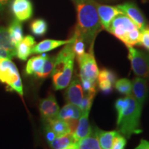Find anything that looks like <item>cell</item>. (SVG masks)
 <instances>
[{"label":"cell","instance_id":"cell-39","mask_svg":"<svg viewBox=\"0 0 149 149\" xmlns=\"http://www.w3.org/2000/svg\"><path fill=\"white\" fill-rule=\"evenodd\" d=\"M10 0H0V12L4 10L8 3H9Z\"/></svg>","mask_w":149,"mask_h":149},{"label":"cell","instance_id":"cell-30","mask_svg":"<svg viewBox=\"0 0 149 149\" xmlns=\"http://www.w3.org/2000/svg\"><path fill=\"white\" fill-rule=\"evenodd\" d=\"M95 96V93H86L85 95L83 96L82 100L79 107L81 112L86 111V110H91Z\"/></svg>","mask_w":149,"mask_h":149},{"label":"cell","instance_id":"cell-35","mask_svg":"<svg viewBox=\"0 0 149 149\" xmlns=\"http://www.w3.org/2000/svg\"><path fill=\"white\" fill-rule=\"evenodd\" d=\"M97 79L99 88H100V90L105 93H109L111 92V91L113 90V84L109 80L100 77H98Z\"/></svg>","mask_w":149,"mask_h":149},{"label":"cell","instance_id":"cell-24","mask_svg":"<svg viewBox=\"0 0 149 149\" xmlns=\"http://www.w3.org/2000/svg\"><path fill=\"white\" fill-rule=\"evenodd\" d=\"M75 142L72 133H69L66 135L56 137L49 144L53 149H64L71 146Z\"/></svg>","mask_w":149,"mask_h":149},{"label":"cell","instance_id":"cell-37","mask_svg":"<svg viewBox=\"0 0 149 149\" xmlns=\"http://www.w3.org/2000/svg\"><path fill=\"white\" fill-rule=\"evenodd\" d=\"M46 137L47 139L48 143H51L52 141L54 140V139L57 136L55 134V133L51 129V128L49 127L48 125L46 126Z\"/></svg>","mask_w":149,"mask_h":149},{"label":"cell","instance_id":"cell-9","mask_svg":"<svg viewBox=\"0 0 149 149\" xmlns=\"http://www.w3.org/2000/svg\"><path fill=\"white\" fill-rule=\"evenodd\" d=\"M59 106L53 95H49L47 97L41 100L40 111L43 120L46 121L57 117L59 111Z\"/></svg>","mask_w":149,"mask_h":149},{"label":"cell","instance_id":"cell-38","mask_svg":"<svg viewBox=\"0 0 149 149\" xmlns=\"http://www.w3.org/2000/svg\"><path fill=\"white\" fill-rule=\"evenodd\" d=\"M135 149H149V141L145 139H141L139 146Z\"/></svg>","mask_w":149,"mask_h":149},{"label":"cell","instance_id":"cell-13","mask_svg":"<svg viewBox=\"0 0 149 149\" xmlns=\"http://www.w3.org/2000/svg\"><path fill=\"white\" fill-rule=\"evenodd\" d=\"M12 11L16 19L24 22L29 19L33 15V5L30 0H13Z\"/></svg>","mask_w":149,"mask_h":149},{"label":"cell","instance_id":"cell-4","mask_svg":"<svg viewBox=\"0 0 149 149\" xmlns=\"http://www.w3.org/2000/svg\"><path fill=\"white\" fill-rule=\"evenodd\" d=\"M0 81L23 96V86L21 77L15 64L11 59L0 58Z\"/></svg>","mask_w":149,"mask_h":149},{"label":"cell","instance_id":"cell-22","mask_svg":"<svg viewBox=\"0 0 149 149\" xmlns=\"http://www.w3.org/2000/svg\"><path fill=\"white\" fill-rule=\"evenodd\" d=\"M78 149H102L99 143L95 128L85 138L77 141Z\"/></svg>","mask_w":149,"mask_h":149},{"label":"cell","instance_id":"cell-19","mask_svg":"<svg viewBox=\"0 0 149 149\" xmlns=\"http://www.w3.org/2000/svg\"><path fill=\"white\" fill-rule=\"evenodd\" d=\"M46 125L51 128V129L55 133L57 137L71 133V130L68 122L57 117L46 121Z\"/></svg>","mask_w":149,"mask_h":149},{"label":"cell","instance_id":"cell-1","mask_svg":"<svg viewBox=\"0 0 149 149\" xmlns=\"http://www.w3.org/2000/svg\"><path fill=\"white\" fill-rule=\"evenodd\" d=\"M97 3L93 0H75L77 23L74 33L81 37L89 48L93 47L97 35L103 29Z\"/></svg>","mask_w":149,"mask_h":149},{"label":"cell","instance_id":"cell-5","mask_svg":"<svg viewBox=\"0 0 149 149\" xmlns=\"http://www.w3.org/2000/svg\"><path fill=\"white\" fill-rule=\"evenodd\" d=\"M128 57L137 76L149 79V55L133 46H128Z\"/></svg>","mask_w":149,"mask_h":149},{"label":"cell","instance_id":"cell-29","mask_svg":"<svg viewBox=\"0 0 149 149\" xmlns=\"http://www.w3.org/2000/svg\"><path fill=\"white\" fill-rule=\"evenodd\" d=\"M141 31L137 29H135L131 31L126 36L125 40L123 42L126 46H133L135 45H139V38H140Z\"/></svg>","mask_w":149,"mask_h":149},{"label":"cell","instance_id":"cell-17","mask_svg":"<svg viewBox=\"0 0 149 149\" xmlns=\"http://www.w3.org/2000/svg\"><path fill=\"white\" fill-rule=\"evenodd\" d=\"M36 42L34 37L31 35L24 37L16 46V55L21 60H27L28 57L32 54V50Z\"/></svg>","mask_w":149,"mask_h":149},{"label":"cell","instance_id":"cell-16","mask_svg":"<svg viewBox=\"0 0 149 149\" xmlns=\"http://www.w3.org/2000/svg\"><path fill=\"white\" fill-rule=\"evenodd\" d=\"M74 40V37L67 40H45L35 44L32 50V54H42L52 50L64 46L67 44L72 42Z\"/></svg>","mask_w":149,"mask_h":149},{"label":"cell","instance_id":"cell-10","mask_svg":"<svg viewBox=\"0 0 149 149\" xmlns=\"http://www.w3.org/2000/svg\"><path fill=\"white\" fill-rule=\"evenodd\" d=\"M16 56V45L11 40L8 29L0 27V58L11 59Z\"/></svg>","mask_w":149,"mask_h":149},{"label":"cell","instance_id":"cell-3","mask_svg":"<svg viewBox=\"0 0 149 149\" xmlns=\"http://www.w3.org/2000/svg\"><path fill=\"white\" fill-rule=\"evenodd\" d=\"M128 96V107L120 117H117V126L118 132L125 138H129L133 134L141 133L140 118L142 107L137 103L133 95Z\"/></svg>","mask_w":149,"mask_h":149},{"label":"cell","instance_id":"cell-28","mask_svg":"<svg viewBox=\"0 0 149 149\" xmlns=\"http://www.w3.org/2000/svg\"><path fill=\"white\" fill-rule=\"evenodd\" d=\"M73 35L74 38L73 43H72V48H73L74 54H75V57L78 58L86 53V43L81 37L78 36L75 33H74Z\"/></svg>","mask_w":149,"mask_h":149},{"label":"cell","instance_id":"cell-21","mask_svg":"<svg viewBox=\"0 0 149 149\" xmlns=\"http://www.w3.org/2000/svg\"><path fill=\"white\" fill-rule=\"evenodd\" d=\"M95 130L99 143L102 149H111L113 139L115 135L118 133V131H116V130L104 131V130H100L99 128H95Z\"/></svg>","mask_w":149,"mask_h":149},{"label":"cell","instance_id":"cell-11","mask_svg":"<svg viewBox=\"0 0 149 149\" xmlns=\"http://www.w3.org/2000/svg\"><path fill=\"white\" fill-rule=\"evenodd\" d=\"M66 92L65 97L68 103L74 104L79 107L83 98V88L81 86V80L78 77H74L71 79L68 84Z\"/></svg>","mask_w":149,"mask_h":149},{"label":"cell","instance_id":"cell-36","mask_svg":"<svg viewBox=\"0 0 149 149\" xmlns=\"http://www.w3.org/2000/svg\"><path fill=\"white\" fill-rule=\"evenodd\" d=\"M98 77L100 78H104V79H107L109 80L113 84H115V81H117L116 79V74H115L113 71H111L109 70L104 69L99 72Z\"/></svg>","mask_w":149,"mask_h":149},{"label":"cell","instance_id":"cell-40","mask_svg":"<svg viewBox=\"0 0 149 149\" xmlns=\"http://www.w3.org/2000/svg\"><path fill=\"white\" fill-rule=\"evenodd\" d=\"M64 149H78L77 145V142H75V143H74V144L71 145V146L67 147V148H65Z\"/></svg>","mask_w":149,"mask_h":149},{"label":"cell","instance_id":"cell-15","mask_svg":"<svg viewBox=\"0 0 149 149\" xmlns=\"http://www.w3.org/2000/svg\"><path fill=\"white\" fill-rule=\"evenodd\" d=\"M90 111L91 110H86L82 112L81 116L78 120L77 127L73 133H72L73 138L76 142L86 137L92 132L88 123V115Z\"/></svg>","mask_w":149,"mask_h":149},{"label":"cell","instance_id":"cell-25","mask_svg":"<svg viewBox=\"0 0 149 149\" xmlns=\"http://www.w3.org/2000/svg\"><path fill=\"white\" fill-rule=\"evenodd\" d=\"M48 29L47 23L45 20L37 19L31 24V30L33 34L37 36H42L46 33Z\"/></svg>","mask_w":149,"mask_h":149},{"label":"cell","instance_id":"cell-33","mask_svg":"<svg viewBox=\"0 0 149 149\" xmlns=\"http://www.w3.org/2000/svg\"><path fill=\"white\" fill-rule=\"evenodd\" d=\"M126 144V139L124 136L119 133L115 135L113 139L111 149H124Z\"/></svg>","mask_w":149,"mask_h":149},{"label":"cell","instance_id":"cell-14","mask_svg":"<svg viewBox=\"0 0 149 149\" xmlns=\"http://www.w3.org/2000/svg\"><path fill=\"white\" fill-rule=\"evenodd\" d=\"M148 84L145 78L137 77L132 82V92L133 96L139 105L143 107L148 95Z\"/></svg>","mask_w":149,"mask_h":149},{"label":"cell","instance_id":"cell-7","mask_svg":"<svg viewBox=\"0 0 149 149\" xmlns=\"http://www.w3.org/2000/svg\"><path fill=\"white\" fill-rule=\"evenodd\" d=\"M137 28L130 18L125 14L122 13L117 15L112 21L108 31L124 42L128 33Z\"/></svg>","mask_w":149,"mask_h":149},{"label":"cell","instance_id":"cell-23","mask_svg":"<svg viewBox=\"0 0 149 149\" xmlns=\"http://www.w3.org/2000/svg\"><path fill=\"white\" fill-rule=\"evenodd\" d=\"M8 31L11 40L16 46L24 38L22 23L17 19H15L11 22L8 29Z\"/></svg>","mask_w":149,"mask_h":149},{"label":"cell","instance_id":"cell-2","mask_svg":"<svg viewBox=\"0 0 149 149\" xmlns=\"http://www.w3.org/2000/svg\"><path fill=\"white\" fill-rule=\"evenodd\" d=\"M73 41L66 44L55 57V62L51 74L53 86L56 90L66 88L72 79L75 57L72 48Z\"/></svg>","mask_w":149,"mask_h":149},{"label":"cell","instance_id":"cell-12","mask_svg":"<svg viewBox=\"0 0 149 149\" xmlns=\"http://www.w3.org/2000/svg\"><path fill=\"white\" fill-rule=\"evenodd\" d=\"M97 9L100 20L103 29L108 31L112 21L118 15L123 13L118 7L108 5H102L97 3Z\"/></svg>","mask_w":149,"mask_h":149},{"label":"cell","instance_id":"cell-20","mask_svg":"<svg viewBox=\"0 0 149 149\" xmlns=\"http://www.w3.org/2000/svg\"><path fill=\"white\" fill-rule=\"evenodd\" d=\"M48 55L42 53V55L35 56L28 61L26 66V73L27 74H36L40 71L44 66L46 59Z\"/></svg>","mask_w":149,"mask_h":149},{"label":"cell","instance_id":"cell-32","mask_svg":"<svg viewBox=\"0 0 149 149\" xmlns=\"http://www.w3.org/2000/svg\"><path fill=\"white\" fill-rule=\"evenodd\" d=\"M80 80L83 91H84L86 93H96V81H93L86 79H81Z\"/></svg>","mask_w":149,"mask_h":149},{"label":"cell","instance_id":"cell-26","mask_svg":"<svg viewBox=\"0 0 149 149\" xmlns=\"http://www.w3.org/2000/svg\"><path fill=\"white\" fill-rule=\"evenodd\" d=\"M55 57H56L48 56L47 59H46L45 62H44L42 68L35 76L39 78H42V79L48 77L49 74H51L52 71H53L54 64L55 62Z\"/></svg>","mask_w":149,"mask_h":149},{"label":"cell","instance_id":"cell-18","mask_svg":"<svg viewBox=\"0 0 149 149\" xmlns=\"http://www.w3.org/2000/svg\"><path fill=\"white\" fill-rule=\"evenodd\" d=\"M81 112L79 107L68 103L59 110L57 117L66 122L70 120H78L81 116Z\"/></svg>","mask_w":149,"mask_h":149},{"label":"cell","instance_id":"cell-8","mask_svg":"<svg viewBox=\"0 0 149 149\" xmlns=\"http://www.w3.org/2000/svg\"><path fill=\"white\" fill-rule=\"evenodd\" d=\"M124 14L130 18L137 26L139 31H142L146 27V21L144 15L135 3L126 2L117 6Z\"/></svg>","mask_w":149,"mask_h":149},{"label":"cell","instance_id":"cell-34","mask_svg":"<svg viewBox=\"0 0 149 149\" xmlns=\"http://www.w3.org/2000/svg\"><path fill=\"white\" fill-rule=\"evenodd\" d=\"M139 45L142 46L149 51V28H145L141 31Z\"/></svg>","mask_w":149,"mask_h":149},{"label":"cell","instance_id":"cell-27","mask_svg":"<svg viewBox=\"0 0 149 149\" xmlns=\"http://www.w3.org/2000/svg\"><path fill=\"white\" fill-rule=\"evenodd\" d=\"M116 90L122 94L129 95L132 94V82L126 78H122L117 80L115 83Z\"/></svg>","mask_w":149,"mask_h":149},{"label":"cell","instance_id":"cell-6","mask_svg":"<svg viewBox=\"0 0 149 149\" xmlns=\"http://www.w3.org/2000/svg\"><path fill=\"white\" fill-rule=\"evenodd\" d=\"M77 61L79 66V78L97 81L99 69L93 53V47L89 48L88 53L78 57Z\"/></svg>","mask_w":149,"mask_h":149},{"label":"cell","instance_id":"cell-31","mask_svg":"<svg viewBox=\"0 0 149 149\" xmlns=\"http://www.w3.org/2000/svg\"><path fill=\"white\" fill-rule=\"evenodd\" d=\"M128 102H129V100H128V95H126L124 98H120L117 100L115 102V109L117 113V117H120L123 112L125 111L128 105Z\"/></svg>","mask_w":149,"mask_h":149}]
</instances>
